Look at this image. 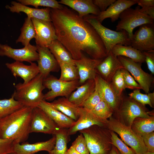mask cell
<instances>
[{
    "label": "cell",
    "instance_id": "cell-15",
    "mask_svg": "<svg viewBox=\"0 0 154 154\" xmlns=\"http://www.w3.org/2000/svg\"><path fill=\"white\" fill-rule=\"evenodd\" d=\"M108 120L102 119L94 114L91 111L83 107H80V115L74 124L68 129L70 136L88 128L92 126L97 125L107 127Z\"/></svg>",
    "mask_w": 154,
    "mask_h": 154
},
{
    "label": "cell",
    "instance_id": "cell-44",
    "mask_svg": "<svg viewBox=\"0 0 154 154\" xmlns=\"http://www.w3.org/2000/svg\"><path fill=\"white\" fill-rule=\"evenodd\" d=\"M147 149V151L154 152V132L141 136Z\"/></svg>",
    "mask_w": 154,
    "mask_h": 154
},
{
    "label": "cell",
    "instance_id": "cell-20",
    "mask_svg": "<svg viewBox=\"0 0 154 154\" xmlns=\"http://www.w3.org/2000/svg\"><path fill=\"white\" fill-rule=\"evenodd\" d=\"M5 65L14 77H20L23 80L24 83L28 82L39 73L37 65L33 62L30 63V65H26L21 62L15 61L7 63Z\"/></svg>",
    "mask_w": 154,
    "mask_h": 154
},
{
    "label": "cell",
    "instance_id": "cell-31",
    "mask_svg": "<svg viewBox=\"0 0 154 154\" xmlns=\"http://www.w3.org/2000/svg\"><path fill=\"white\" fill-rule=\"evenodd\" d=\"M68 130V129L60 128L58 129L55 134L56 140L54 147L48 152L49 154H65L69 139Z\"/></svg>",
    "mask_w": 154,
    "mask_h": 154
},
{
    "label": "cell",
    "instance_id": "cell-1",
    "mask_svg": "<svg viewBox=\"0 0 154 154\" xmlns=\"http://www.w3.org/2000/svg\"><path fill=\"white\" fill-rule=\"evenodd\" d=\"M50 16L57 40L74 60L80 59L82 52L91 58L104 59L107 55L104 44L92 26L78 13L63 6L50 8Z\"/></svg>",
    "mask_w": 154,
    "mask_h": 154
},
{
    "label": "cell",
    "instance_id": "cell-52",
    "mask_svg": "<svg viewBox=\"0 0 154 154\" xmlns=\"http://www.w3.org/2000/svg\"><path fill=\"white\" fill-rule=\"evenodd\" d=\"M7 154H16L15 152H11L9 153H8Z\"/></svg>",
    "mask_w": 154,
    "mask_h": 154
},
{
    "label": "cell",
    "instance_id": "cell-8",
    "mask_svg": "<svg viewBox=\"0 0 154 154\" xmlns=\"http://www.w3.org/2000/svg\"><path fill=\"white\" fill-rule=\"evenodd\" d=\"M140 9L138 6L135 9L129 7L125 9L120 14V20L116 27V31H126L130 40L135 28L145 24L153 23L154 20L141 12Z\"/></svg>",
    "mask_w": 154,
    "mask_h": 154
},
{
    "label": "cell",
    "instance_id": "cell-5",
    "mask_svg": "<svg viewBox=\"0 0 154 154\" xmlns=\"http://www.w3.org/2000/svg\"><path fill=\"white\" fill-rule=\"evenodd\" d=\"M96 31L105 46L107 54L116 44L131 46V40L126 31H116L103 26L94 15H88L83 17Z\"/></svg>",
    "mask_w": 154,
    "mask_h": 154
},
{
    "label": "cell",
    "instance_id": "cell-27",
    "mask_svg": "<svg viewBox=\"0 0 154 154\" xmlns=\"http://www.w3.org/2000/svg\"><path fill=\"white\" fill-rule=\"evenodd\" d=\"M50 103L55 109L75 121L78 118L80 107L70 102L68 98H60Z\"/></svg>",
    "mask_w": 154,
    "mask_h": 154
},
{
    "label": "cell",
    "instance_id": "cell-10",
    "mask_svg": "<svg viewBox=\"0 0 154 154\" xmlns=\"http://www.w3.org/2000/svg\"><path fill=\"white\" fill-rule=\"evenodd\" d=\"M117 57L123 68L131 74L141 89L146 94L149 93L154 83L153 75L145 72L142 69L141 63L136 62L125 57L119 56Z\"/></svg>",
    "mask_w": 154,
    "mask_h": 154
},
{
    "label": "cell",
    "instance_id": "cell-22",
    "mask_svg": "<svg viewBox=\"0 0 154 154\" xmlns=\"http://www.w3.org/2000/svg\"><path fill=\"white\" fill-rule=\"evenodd\" d=\"M46 141L37 142L33 144L23 142L15 143L14 146V152L16 154H34L41 151L48 152L54 147L56 137L55 135Z\"/></svg>",
    "mask_w": 154,
    "mask_h": 154
},
{
    "label": "cell",
    "instance_id": "cell-46",
    "mask_svg": "<svg viewBox=\"0 0 154 154\" xmlns=\"http://www.w3.org/2000/svg\"><path fill=\"white\" fill-rule=\"evenodd\" d=\"M116 0H94V4L99 9L100 12L105 11Z\"/></svg>",
    "mask_w": 154,
    "mask_h": 154
},
{
    "label": "cell",
    "instance_id": "cell-9",
    "mask_svg": "<svg viewBox=\"0 0 154 154\" xmlns=\"http://www.w3.org/2000/svg\"><path fill=\"white\" fill-rule=\"evenodd\" d=\"M43 84L45 88L49 90L44 94L43 100L46 101L53 100L58 96L68 98L80 85L78 80L65 81L52 75L44 79Z\"/></svg>",
    "mask_w": 154,
    "mask_h": 154
},
{
    "label": "cell",
    "instance_id": "cell-7",
    "mask_svg": "<svg viewBox=\"0 0 154 154\" xmlns=\"http://www.w3.org/2000/svg\"><path fill=\"white\" fill-rule=\"evenodd\" d=\"M115 113L118 119L127 126L131 127L133 122L137 117L148 118L151 112L144 106L129 96L122 95L120 103Z\"/></svg>",
    "mask_w": 154,
    "mask_h": 154
},
{
    "label": "cell",
    "instance_id": "cell-2",
    "mask_svg": "<svg viewBox=\"0 0 154 154\" xmlns=\"http://www.w3.org/2000/svg\"><path fill=\"white\" fill-rule=\"evenodd\" d=\"M33 109L23 106L0 119V138L24 142L28 138Z\"/></svg>",
    "mask_w": 154,
    "mask_h": 154
},
{
    "label": "cell",
    "instance_id": "cell-35",
    "mask_svg": "<svg viewBox=\"0 0 154 154\" xmlns=\"http://www.w3.org/2000/svg\"><path fill=\"white\" fill-rule=\"evenodd\" d=\"M19 3L26 6L32 5L35 8L39 6L46 7L52 9H60L63 6L55 0H17Z\"/></svg>",
    "mask_w": 154,
    "mask_h": 154
},
{
    "label": "cell",
    "instance_id": "cell-19",
    "mask_svg": "<svg viewBox=\"0 0 154 154\" xmlns=\"http://www.w3.org/2000/svg\"><path fill=\"white\" fill-rule=\"evenodd\" d=\"M122 68L123 67L117 57L110 51L97 66L96 69L97 74L110 83L116 72Z\"/></svg>",
    "mask_w": 154,
    "mask_h": 154
},
{
    "label": "cell",
    "instance_id": "cell-33",
    "mask_svg": "<svg viewBox=\"0 0 154 154\" xmlns=\"http://www.w3.org/2000/svg\"><path fill=\"white\" fill-rule=\"evenodd\" d=\"M61 70L59 79L69 82L79 80V76L76 66L75 65L57 61Z\"/></svg>",
    "mask_w": 154,
    "mask_h": 154
},
{
    "label": "cell",
    "instance_id": "cell-3",
    "mask_svg": "<svg viewBox=\"0 0 154 154\" xmlns=\"http://www.w3.org/2000/svg\"><path fill=\"white\" fill-rule=\"evenodd\" d=\"M43 79L42 75L39 74L27 83L17 84L12 95L24 106L32 109L38 107L44 100L42 91L45 88L43 84Z\"/></svg>",
    "mask_w": 154,
    "mask_h": 154
},
{
    "label": "cell",
    "instance_id": "cell-21",
    "mask_svg": "<svg viewBox=\"0 0 154 154\" xmlns=\"http://www.w3.org/2000/svg\"><path fill=\"white\" fill-rule=\"evenodd\" d=\"M137 0H117L111 4L104 11L96 16L101 23L105 19L110 18L114 22L119 18L120 14L125 9L137 3Z\"/></svg>",
    "mask_w": 154,
    "mask_h": 154
},
{
    "label": "cell",
    "instance_id": "cell-17",
    "mask_svg": "<svg viewBox=\"0 0 154 154\" xmlns=\"http://www.w3.org/2000/svg\"><path fill=\"white\" fill-rule=\"evenodd\" d=\"M95 80L96 86L101 100L108 105L114 112L119 106L122 96L121 97L118 96L113 90L110 83L105 81L97 73Z\"/></svg>",
    "mask_w": 154,
    "mask_h": 154
},
{
    "label": "cell",
    "instance_id": "cell-38",
    "mask_svg": "<svg viewBox=\"0 0 154 154\" xmlns=\"http://www.w3.org/2000/svg\"><path fill=\"white\" fill-rule=\"evenodd\" d=\"M110 83L116 94L119 97L121 96L123 91L126 88L121 69L116 72Z\"/></svg>",
    "mask_w": 154,
    "mask_h": 154
},
{
    "label": "cell",
    "instance_id": "cell-49",
    "mask_svg": "<svg viewBox=\"0 0 154 154\" xmlns=\"http://www.w3.org/2000/svg\"><path fill=\"white\" fill-rule=\"evenodd\" d=\"M65 154H81L76 150L72 146L67 149Z\"/></svg>",
    "mask_w": 154,
    "mask_h": 154
},
{
    "label": "cell",
    "instance_id": "cell-26",
    "mask_svg": "<svg viewBox=\"0 0 154 154\" xmlns=\"http://www.w3.org/2000/svg\"><path fill=\"white\" fill-rule=\"evenodd\" d=\"M94 79L89 80L79 86L68 98L74 104L80 107L83 103L94 91L95 88Z\"/></svg>",
    "mask_w": 154,
    "mask_h": 154
},
{
    "label": "cell",
    "instance_id": "cell-25",
    "mask_svg": "<svg viewBox=\"0 0 154 154\" xmlns=\"http://www.w3.org/2000/svg\"><path fill=\"white\" fill-rule=\"evenodd\" d=\"M38 107L45 112L60 128L68 129L75 121L54 108L50 102L43 100Z\"/></svg>",
    "mask_w": 154,
    "mask_h": 154
},
{
    "label": "cell",
    "instance_id": "cell-32",
    "mask_svg": "<svg viewBox=\"0 0 154 154\" xmlns=\"http://www.w3.org/2000/svg\"><path fill=\"white\" fill-rule=\"evenodd\" d=\"M36 32L31 18H26L21 29V34L16 41V43L21 42L24 46L29 44L30 40L35 38Z\"/></svg>",
    "mask_w": 154,
    "mask_h": 154
},
{
    "label": "cell",
    "instance_id": "cell-51",
    "mask_svg": "<svg viewBox=\"0 0 154 154\" xmlns=\"http://www.w3.org/2000/svg\"><path fill=\"white\" fill-rule=\"evenodd\" d=\"M141 154H154V152L147 151Z\"/></svg>",
    "mask_w": 154,
    "mask_h": 154
},
{
    "label": "cell",
    "instance_id": "cell-34",
    "mask_svg": "<svg viewBox=\"0 0 154 154\" xmlns=\"http://www.w3.org/2000/svg\"><path fill=\"white\" fill-rule=\"evenodd\" d=\"M24 106L15 100L12 95L8 99L0 100V119L7 116Z\"/></svg>",
    "mask_w": 154,
    "mask_h": 154
},
{
    "label": "cell",
    "instance_id": "cell-29",
    "mask_svg": "<svg viewBox=\"0 0 154 154\" xmlns=\"http://www.w3.org/2000/svg\"><path fill=\"white\" fill-rule=\"evenodd\" d=\"M48 48L57 61L75 65L70 54L57 39L53 41Z\"/></svg>",
    "mask_w": 154,
    "mask_h": 154
},
{
    "label": "cell",
    "instance_id": "cell-50",
    "mask_svg": "<svg viewBox=\"0 0 154 154\" xmlns=\"http://www.w3.org/2000/svg\"><path fill=\"white\" fill-rule=\"evenodd\" d=\"M109 154H120L117 149L112 145V148Z\"/></svg>",
    "mask_w": 154,
    "mask_h": 154
},
{
    "label": "cell",
    "instance_id": "cell-28",
    "mask_svg": "<svg viewBox=\"0 0 154 154\" xmlns=\"http://www.w3.org/2000/svg\"><path fill=\"white\" fill-rule=\"evenodd\" d=\"M110 51L117 57L119 56L125 57L136 62L141 64L145 62V57L142 52L131 46L116 44L113 47Z\"/></svg>",
    "mask_w": 154,
    "mask_h": 154
},
{
    "label": "cell",
    "instance_id": "cell-48",
    "mask_svg": "<svg viewBox=\"0 0 154 154\" xmlns=\"http://www.w3.org/2000/svg\"><path fill=\"white\" fill-rule=\"evenodd\" d=\"M139 6L141 7L154 6V0H137V3Z\"/></svg>",
    "mask_w": 154,
    "mask_h": 154
},
{
    "label": "cell",
    "instance_id": "cell-39",
    "mask_svg": "<svg viewBox=\"0 0 154 154\" xmlns=\"http://www.w3.org/2000/svg\"><path fill=\"white\" fill-rule=\"evenodd\" d=\"M110 132L112 145L117 149L120 154H136L132 149L128 147L118 137L115 132L110 130Z\"/></svg>",
    "mask_w": 154,
    "mask_h": 154
},
{
    "label": "cell",
    "instance_id": "cell-16",
    "mask_svg": "<svg viewBox=\"0 0 154 154\" xmlns=\"http://www.w3.org/2000/svg\"><path fill=\"white\" fill-rule=\"evenodd\" d=\"M39 58L37 61L39 73L44 79L46 78L51 72H57L60 68L58 62L48 48L36 46Z\"/></svg>",
    "mask_w": 154,
    "mask_h": 154
},
{
    "label": "cell",
    "instance_id": "cell-14",
    "mask_svg": "<svg viewBox=\"0 0 154 154\" xmlns=\"http://www.w3.org/2000/svg\"><path fill=\"white\" fill-rule=\"evenodd\" d=\"M31 19L36 32L35 38L36 45L48 48L53 41L57 39L51 21Z\"/></svg>",
    "mask_w": 154,
    "mask_h": 154
},
{
    "label": "cell",
    "instance_id": "cell-40",
    "mask_svg": "<svg viewBox=\"0 0 154 154\" xmlns=\"http://www.w3.org/2000/svg\"><path fill=\"white\" fill-rule=\"evenodd\" d=\"M72 146L81 154H90L86 139L81 133L72 143Z\"/></svg>",
    "mask_w": 154,
    "mask_h": 154
},
{
    "label": "cell",
    "instance_id": "cell-13",
    "mask_svg": "<svg viewBox=\"0 0 154 154\" xmlns=\"http://www.w3.org/2000/svg\"><path fill=\"white\" fill-rule=\"evenodd\" d=\"M0 56H5L15 61H26L30 63L37 61L39 58L36 46L30 44L23 48L15 49L7 44L0 43Z\"/></svg>",
    "mask_w": 154,
    "mask_h": 154
},
{
    "label": "cell",
    "instance_id": "cell-11",
    "mask_svg": "<svg viewBox=\"0 0 154 154\" xmlns=\"http://www.w3.org/2000/svg\"><path fill=\"white\" fill-rule=\"evenodd\" d=\"M57 125L42 110L37 107L33 109L30 133H41L55 135L59 128Z\"/></svg>",
    "mask_w": 154,
    "mask_h": 154
},
{
    "label": "cell",
    "instance_id": "cell-36",
    "mask_svg": "<svg viewBox=\"0 0 154 154\" xmlns=\"http://www.w3.org/2000/svg\"><path fill=\"white\" fill-rule=\"evenodd\" d=\"M129 96L143 105H149L153 108L154 106V92L143 94L140 89H136L129 94Z\"/></svg>",
    "mask_w": 154,
    "mask_h": 154
},
{
    "label": "cell",
    "instance_id": "cell-18",
    "mask_svg": "<svg viewBox=\"0 0 154 154\" xmlns=\"http://www.w3.org/2000/svg\"><path fill=\"white\" fill-rule=\"evenodd\" d=\"M103 59H96L83 55L80 59L74 60L78 72L80 85L88 80L95 79L97 74L96 67Z\"/></svg>",
    "mask_w": 154,
    "mask_h": 154
},
{
    "label": "cell",
    "instance_id": "cell-30",
    "mask_svg": "<svg viewBox=\"0 0 154 154\" xmlns=\"http://www.w3.org/2000/svg\"><path fill=\"white\" fill-rule=\"evenodd\" d=\"M131 128L141 137L154 131V117L148 118L137 117L134 120Z\"/></svg>",
    "mask_w": 154,
    "mask_h": 154
},
{
    "label": "cell",
    "instance_id": "cell-37",
    "mask_svg": "<svg viewBox=\"0 0 154 154\" xmlns=\"http://www.w3.org/2000/svg\"><path fill=\"white\" fill-rule=\"evenodd\" d=\"M96 116L99 118L105 120L112 116L114 111L112 108L106 103L101 100L91 111Z\"/></svg>",
    "mask_w": 154,
    "mask_h": 154
},
{
    "label": "cell",
    "instance_id": "cell-47",
    "mask_svg": "<svg viewBox=\"0 0 154 154\" xmlns=\"http://www.w3.org/2000/svg\"><path fill=\"white\" fill-rule=\"evenodd\" d=\"M140 11L148 15L152 19L154 20V6L142 7L140 8Z\"/></svg>",
    "mask_w": 154,
    "mask_h": 154
},
{
    "label": "cell",
    "instance_id": "cell-42",
    "mask_svg": "<svg viewBox=\"0 0 154 154\" xmlns=\"http://www.w3.org/2000/svg\"><path fill=\"white\" fill-rule=\"evenodd\" d=\"M125 84V88L135 90L141 89L140 85L129 72L125 68L121 69Z\"/></svg>",
    "mask_w": 154,
    "mask_h": 154
},
{
    "label": "cell",
    "instance_id": "cell-45",
    "mask_svg": "<svg viewBox=\"0 0 154 154\" xmlns=\"http://www.w3.org/2000/svg\"><path fill=\"white\" fill-rule=\"evenodd\" d=\"M145 57L148 68L152 75L154 74V50L142 52Z\"/></svg>",
    "mask_w": 154,
    "mask_h": 154
},
{
    "label": "cell",
    "instance_id": "cell-23",
    "mask_svg": "<svg viewBox=\"0 0 154 154\" xmlns=\"http://www.w3.org/2000/svg\"><path fill=\"white\" fill-rule=\"evenodd\" d=\"M6 7L13 13L23 12L26 14L27 17L31 18L51 21L50 16V8L49 7L43 9L31 8L15 1H12L11 5H6Z\"/></svg>",
    "mask_w": 154,
    "mask_h": 154
},
{
    "label": "cell",
    "instance_id": "cell-12",
    "mask_svg": "<svg viewBox=\"0 0 154 154\" xmlns=\"http://www.w3.org/2000/svg\"><path fill=\"white\" fill-rule=\"evenodd\" d=\"M154 23L140 26L131 39V46L141 51L154 50Z\"/></svg>",
    "mask_w": 154,
    "mask_h": 154
},
{
    "label": "cell",
    "instance_id": "cell-41",
    "mask_svg": "<svg viewBox=\"0 0 154 154\" xmlns=\"http://www.w3.org/2000/svg\"><path fill=\"white\" fill-rule=\"evenodd\" d=\"M101 100L95 86V90L90 96L83 103L80 107L92 111Z\"/></svg>",
    "mask_w": 154,
    "mask_h": 154
},
{
    "label": "cell",
    "instance_id": "cell-24",
    "mask_svg": "<svg viewBox=\"0 0 154 154\" xmlns=\"http://www.w3.org/2000/svg\"><path fill=\"white\" fill-rule=\"evenodd\" d=\"M58 2L72 8L82 17L90 14L97 16L100 12L92 0H61Z\"/></svg>",
    "mask_w": 154,
    "mask_h": 154
},
{
    "label": "cell",
    "instance_id": "cell-43",
    "mask_svg": "<svg viewBox=\"0 0 154 154\" xmlns=\"http://www.w3.org/2000/svg\"><path fill=\"white\" fill-rule=\"evenodd\" d=\"M15 143L11 140L0 138V154H7L14 152Z\"/></svg>",
    "mask_w": 154,
    "mask_h": 154
},
{
    "label": "cell",
    "instance_id": "cell-4",
    "mask_svg": "<svg viewBox=\"0 0 154 154\" xmlns=\"http://www.w3.org/2000/svg\"><path fill=\"white\" fill-rule=\"evenodd\" d=\"M79 132L86 139L90 154H109L112 144L107 127L94 125Z\"/></svg>",
    "mask_w": 154,
    "mask_h": 154
},
{
    "label": "cell",
    "instance_id": "cell-6",
    "mask_svg": "<svg viewBox=\"0 0 154 154\" xmlns=\"http://www.w3.org/2000/svg\"><path fill=\"white\" fill-rule=\"evenodd\" d=\"M107 127L118 134L122 140L132 149L136 154H141L147 151L141 137L117 119L110 117L108 120Z\"/></svg>",
    "mask_w": 154,
    "mask_h": 154
}]
</instances>
